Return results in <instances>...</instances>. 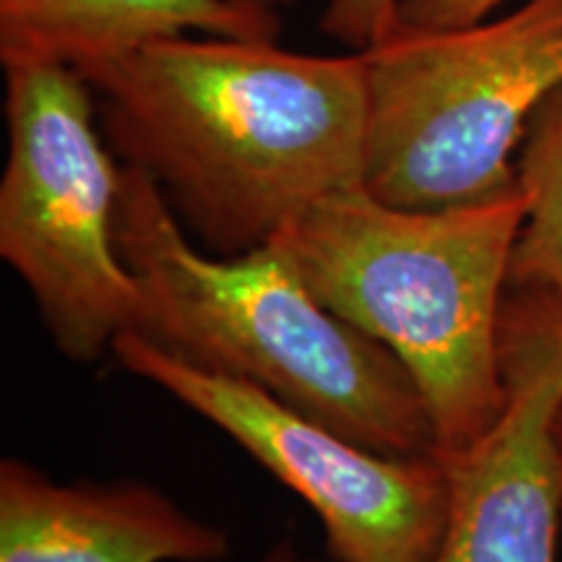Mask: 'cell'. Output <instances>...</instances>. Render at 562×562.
I'll return each instance as SVG.
<instances>
[{
    "instance_id": "1",
    "label": "cell",
    "mask_w": 562,
    "mask_h": 562,
    "mask_svg": "<svg viewBox=\"0 0 562 562\" xmlns=\"http://www.w3.org/2000/svg\"><path fill=\"white\" fill-rule=\"evenodd\" d=\"M79 74L110 149L157 182L214 256L266 248L321 201L364 186L362 53L191 34Z\"/></svg>"
},
{
    "instance_id": "2",
    "label": "cell",
    "mask_w": 562,
    "mask_h": 562,
    "mask_svg": "<svg viewBox=\"0 0 562 562\" xmlns=\"http://www.w3.org/2000/svg\"><path fill=\"white\" fill-rule=\"evenodd\" d=\"M117 248L144 292L138 331L180 360L240 378L389 456H435L417 385L381 341L326 307L277 245L214 256L149 175L123 165Z\"/></svg>"
},
{
    "instance_id": "3",
    "label": "cell",
    "mask_w": 562,
    "mask_h": 562,
    "mask_svg": "<svg viewBox=\"0 0 562 562\" xmlns=\"http://www.w3.org/2000/svg\"><path fill=\"white\" fill-rule=\"evenodd\" d=\"M524 216L518 186L442 209L391 206L362 186L273 240L323 305L404 364L435 456L472 446L505 406L501 323Z\"/></svg>"
},
{
    "instance_id": "4",
    "label": "cell",
    "mask_w": 562,
    "mask_h": 562,
    "mask_svg": "<svg viewBox=\"0 0 562 562\" xmlns=\"http://www.w3.org/2000/svg\"><path fill=\"white\" fill-rule=\"evenodd\" d=\"M362 58L364 188L398 209L492 199L518 186L513 151L562 87V0L456 30H396Z\"/></svg>"
},
{
    "instance_id": "5",
    "label": "cell",
    "mask_w": 562,
    "mask_h": 562,
    "mask_svg": "<svg viewBox=\"0 0 562 562\" xmlns=\"http://www.w3.org/2000/svg\"><path fill=\"white\" fill-rule=\"evenodd\" d=\"M3 70L0 258L26 284L60 355L100 362L144 315V292L117 248L123 165L97 128L94 91L79 70L50 60Z\"/></svg>"
},
{
    "instance_id": "6",
    "label": "cell",
    "mask_w": 562,
    "mask_h": 562,
    "mask_svg": "<svg viewBox=\"0 0 562 562\" xmlns=\"http://www.w3.org/2000/svg\"><path fill=\"white\" fill-rule=\"evenodd\" d=\"M112 357L229 435L311 505L331 562H430L446 537L451 484L438 456H389L240 378L203 370L140 334Z\"/></svg>"
},
{
    "instance_id": "7",
    "label": "cell",
    "mask_w": 562,
    "mask_h": 562,
    "mask_svg": "<svg viewBox=\"0 0 562 562\" xmlns=\"http://www.w3.org/2000/svg\"><path fill=\"white\" fill-rule=\"evenodd\" d=\"M501 362V417L469 448L438 456L451 484V510L430 562H560L562 463L554 422L562 409V297L508 292Z\"/></svg>"
},
{
    "instance_id": "8",
    "label": "cell",
    "mask_w": 562,
    "mask_h": 562,
    "mask_svg": "<svg viewBox=\"0 0 562 562\" xmlns=\"http://www.w3.org/2000/svg\"><path fill=\"white\" fill-rule=\"evenodd\" d=\"M222 526L146 482H55L0 461V562H222Z\"/></svg>"
},
{
    "instance_id": "9",
    "label": "cell",
    "mask_w": 562,
    "mask_h": 562,
    "mask_svg": "<svg viewBox=\"0 0 562 562\" xmlns=\"http://www.w3.org/2000/svg\"><path fill=\"white\" fill-rule=\"evenodd\" d=\"M279 32V13L252 0H0V63L83 70L159 40H277Z\"/></svg>"
},
{
    "instance_id": "10",
    "label": "cell",
    "mask_w": 562,
    "mask_h": 562,
    "mask_svg": "<svg viewBox=\"0 0 562 562\" xmlns=\"http://www.w3.org/2000/svg\"><path fill=\"white\" fill-rule=\"evenodd\" d=\"M526 216L510 261V290L562 297V87L539 104L518 146Z\"/></svg>"
},
{
    "instance_id": "11",
    "label": "cell",
    "mask_w": 562,
    "mask_h": 562,
    "mask_svg": "<svg viewBox=\"0 0 562 562\" xmlns=\"http://www.w3.org/2000/svg\"><path fill=\"white\" fill-rule=\"evenodd\" d=\"M398 30V0H328L321 32L355 53L381 45Z\"/></svg>"
},
{
    "instance_id": "12",
    "label": "cell",
    "mask_w": 562,
    "mask_h": 562,
    "mask_svg": "<svg viewBox=\"0 0 562 562\" xmlns=\"http://www.w3.org/2000/svg\"><path fill=\"white\" fill-rule=\"evenodd\" d=\"M505 0H398V30H456L490 19Z\"/></svg>"
},
{
    "instance_id": "13",
    "label": "cell",
    "mask_w": 562,
    "mask_h": 562,
    "mask_svg": "<svg viewBox=\"0 0 562 562\" xmlns=\"http://www.w3.org/2000/svg\"><path fill=\"white\" fill-rule=\"evenodd\" d=\"M256 562H305V560L300 558L297 547H294L292 539H279V542H273Z\"/></svg>"
},
{
    "instance_id": "14",
    "label": "cell",
    "mask_w": 562,
    "mask_h": 562,
    "mask_svg": "<svg viewBox=\"0 0 562 562\" xmlns=\"http://www.w3.org/2000/svg\"><path fill=\"white\" fill-rule=\"evenodd\" d=\"M252 3H261L273 9V5H294V3H305V0H252Z\"/></svg>"
},
{
    "instance_id": "15",
    "label": "cell",
    "mask_w": 562,
    "mask_h": 562,
    "mask_svg": "<svg viewBox=\"0 0 562 562\" xmlns=\"http://www.w3.org/2000/svg\"><path fill=\"white\" fill-rule=\"evenodd\" d=\"M554 438H558V451H560V463H562V409L558 414V422H554Z\"/></svg>"
}]
</instances>
